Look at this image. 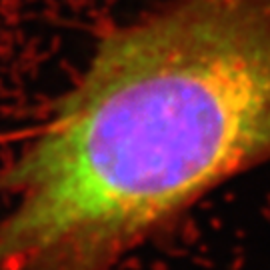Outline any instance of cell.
I'll use <instances>...</instances> for the list:
<instances>
[{
  "instance_id": "6da1fadb",
  "label": "cell",
  "mask_w": 270,
  "mask_h": 270,
  "mask_svg": "<svg viewBox=\"0 0 270 270\" xmlns=\"http://www.w3.org/2000/svg\"><path fill=\"white\" fill-rule=\"evenodd\" d=\"M270 162V0H170L98 42L2 178L0 270H112Z\"/></svg>"
}]
</instances>
